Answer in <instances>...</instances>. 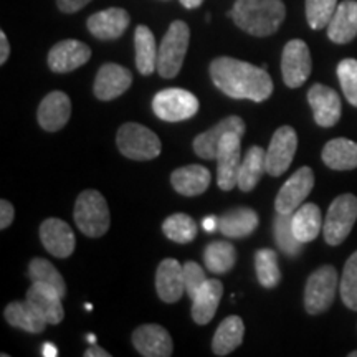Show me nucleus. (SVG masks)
Masks as SVG:
<instances>
[{"label": "nucleus", "instance_id": "46", "mask_svg": "<svg viewBox=\"0 0 357 357\" xmlns=\"http://www.w3.org/2000/svg\"><path fill=\"white\" fill-rule=\"evenodd\" d=\"M202 227L205 229V231H215L218 230V217H207L204 218L202 222Z\"/></svg>", "mask_w": 357, "mask_h": 357}, {"label": "nucleus", "instance_id": "19", "mask_svg": "<svg viewBox=\"0 0 357 357\" xmlns=\"http://www.w3.org/2000/svg\"><path fill=\"white\" fill-rule=\"evenodd\" d=\"M155 291L164 303H176L185 293L184 266L174 258L160 261L155 273Z\"/></svg>", "mask_w": 357, "mask_h": 357}, {"label": "nucleus", "instance_id": "41", "mask_svg": "<svg viewBox=\"0 0 357 357\" xmlns=\"http://www.w3.org/2000/svg\"><path fill=\"white\" fill-rule=\"evenodd\" d=\"M205 281H207V278H205L204 268L195 261H187L184 265V283L185 293L189 294L190 300H194L195 294L200 291Z\"/></svg>", "mask_w": 357, "mask_h": 357}, {"label": "nucleus", "instance_id": "5", "mask_svg": "<svg viewBox=\"0 0 357 357\" xmlns=\"http://www.w3.org/2000/svg\"><path fill=\"white\" fill-rule=\"evenodd\" d=\"M116 144L124 158L132 160H153L160 154V139L149 128L126 123L116 134Z\"/></svg>", "mask_w": 357, "mask_h": 357}, {"label": "nucleus", "instance_id": "42", "mask_svg": "<svg viewBox=\"0 0 357 357\" xmlns=\"http://www.w3.org/2000/svg\"><path fill=\"white\" fill-rule=\"evenodd\" d=\"M13 217H15L13 205L10 202H7V200H2V202H0V229L6 230L7 227H10Z\"/></svg>", "mask_w": 357, "mask_h": 357}, {"label": "nucleus", "instance_id": "40", "mask_svg": "<svg viewBox=\"0 0 357 357\" xmlns=\"http://www.w3.org/2000/svg\"><path fill=\"white\" fill-rule=\"evenodd\" d=\"M337 78L346 100L357 108V60L346 58L337 65Z\"/></svg>", "mask_w": 357, "mask_h": 357}, {"label": "nucleus", "instance_id": "32", "mask_svg": "<svg viewBox=\"0 0 357 357\" xmlns=\"http://www.w3.org/2000/svg\"><path fill=\"white\" fill-rule=\"evenodd\" d=\"M265 154L266 151L258 146L250 147L248 153L245 154L238 169V187L242 192H252L260 182L263 172H266Z\"/></svg>", "mask_w": 357, "mask_h": 357}, {"label": "nucleus", "instance_id": "13", "mask_svg": "<svg viewBox=\"0 0 357 357\" xmlns=\"http://www.w3.org/2000/svg\"><path fill=\"white\" fill-rule=\"evenodd\" d=\"M307 102L314 113V121L318 126L333 128L341 119V100L333 88L321 83L312 84L307 91Z\"/></svg>", "mask_w": 357, "mask_h": 357}, {"label": "nucleus", "instance_id": "8", "mask_svg": "<svg viewBox=\"0 0 357 357\" xmlns=\"http://www.w3.org/2000/svg\"><path fill=\"white\" fill-rule=\"evenodd\" d=\"M153 111L159 119L178 123L194 118L199 111V100L190 91L181 88H169L159 91L153 100Z\"/></svg>", "mask_w": 357, "mask_h": 357}, {"label": "nucleus", "instance_id": "44", "mask_svg": "<svg viewBox=\"0 0 357 357\" xmlns=\"http://www.w3.org/2000/svg\"><path fill=\"white\" fill-rule=\"evenodd\" d=\"M8 55H10V45H8L7 35L0 32V65H3L8 60Z\"/></svg>", "mask_w": 357, "mask_h": 357}, {"label": "nucleus", "instance_id": "10", "mask_svg": "<svg viewBox=\"0 0 357 357\" xmlns=\"http://www.w3.org/2000/svg\"><path fill=\"white\" fill-rule=\"evenodd\" d=\"M242 136L238 132H227L217 151V184L222 190H231L238 185V169L242 160Z\"/></svg>", "mask_w": 357, "mask_h": 357}, {"label": "nucleus", "instance_id": "16", "mask_svg": "<svg viewBox=\"0 0 357 357\" xmlns=\"http://www.w3.org/2000/svg\"><path fill=\"white\" fill-rule=\"evenodd\" d=\"M132 83V75L128 68L116 63H106L98 70L95 79V96L101 101H111L126 93Z\"/></svg>", "mask_w": 357, "mask_h": 357}, {"label": "nucleus", "instance_id": "35", "mask_svg": "<svg viewBox=\"0 0 357 357\" xmlns=\"http://www.w3.org/2000/svg\"><path fill=\"white\" fill-rule=\"evenodd\" d=\"M291 217L293 213H278L276 212L275 223H273V231H275V240L278 243V247L284 255L288 257H298L301 253L303 245L300 240L296 238L293 231L291 225Z\"/></svg>", "mask_w": 357, "mask_h": 357}, {"label": "nucleus", "instance_id": "27", "mask_svg": "<svg viewBox=\"0 0 357 357\" xmlns=\"http://www.w3.org/2000/svg\"><path fill=\"white\" fill-rule=\"evenodd\" d=\"M323 162L333 171H351L357 167V142L337 137L324 146Z\"/></svg>", "mask_w": 357, "mask_h": 357}, {"label": "nucleus", "instance_id": "37", "mask_svg": "<svg viewBox=\"0 0 357 357\" xmlns=\"http://www.w3.org/2000/svg\"><path fill=\"white\" fill-rule=\"evenodd\" d=\"M29 276L32 280V283H42L47 287H52L61 294V298H65L66 294V283L63 276L60 275V271L52 265L50 261L45 260V258H33L29 265Z\"/></svg>", "mask_w": 357, "mask_h": 357}, {"label": "nucleus", "instance_id": "24", "mask_svg": "<svg viewBox=\"0 0 357 357\" xmlns=\"http://www.w3.org/2000/svg\"><path fill=\"white\" fill-rule=\"evenodd\" d=\"M211 171L207 167L199 166V164H190L172 172L171 182L174 190L178 192L185 197H194V195L204 194L211 185Z\"/></svg>", "mask_w": 357, "mask_h": 357}, {"label": "nucleus", "instance_id": "38", "mask_svg": "<svg viewBox=\"0 0 357 357\" xmlns=\"http://www.w3.org/2000/svg\"><path fill=\"white\" fill-rule=\"evenodd\" d=\"M341 300L351 311H357V252L351 255L342 270L341 283H339Z\"/></svg>", "mask_w": 357, "mask_h": 357}, {"label": "nucleus", "instance_id": "1", "mask_svg": "<svg viewBox=\"0 0 357 357\" xmlns=\"http://www.w3.org/2000/svg\"><path fill=\"white\" fill-rule=\"evenodd\" d=\"M211 78L222 93L234 100L261 102L273 93V79L265 68L236 58H215L211 63Z\"/></svg>", "mask_w": 357, "mask_h": 357}, {"label": "nucleus", "instance_id": "17", "mask_svg": "<svg viewBox=\"0 0 357 357\" xmlns=\"http://www.w3.org/2000/svg\"><path fill=\"white\" fill-rule=\"evenodd\" d=\"M91 58V50L86 43L78 40L58 42L48 53V66L55 73H68L83 66Z\"/></svg>", "mask_w": 357, "mask_h": 357}, {"label": "nucleus", "instance_id": "30", "mask_svg": "<svg viewBox=\"0 0 357 357\" xmlns=\"http://www.w3.org/2000/svg\"><path fill=\"white\" fill-rule=\"evenodd\" d=\"M245 337V324L240 316H229L218 324L212 341V351L215 356H227L242 344Z\"/></svg>", "mask_w": 357, "mask_h": 357}, {"label": "nucleus", "instance_id": "50", "mask_svg": "<svg viewBox=\"0 0 357 357\" xmlns=\"http://www.w3.org/2000/svg\"><path fill=\"white\" fill-rule=\"evenodd\" d=\"M349 357H357V351H352L351 354H349Z\"/></svg>", "mask_w": 357, "mask_h": 357}, {"label": "nucleus", "instance_id": "25", "mask_svg": "<svg viewBox=\"0 0 357 357\" xmlns=\"http://www.w3.org/2000/svg\"><path fill=\"white\" fill-rule=\"evenodd\" d=\"M260 218L253 208L238 207L218 217V231L229 238H243L257 230Z\"/></svg>", "mask_w": 357, "mask_h": 357}, {"label": "nucleus", "instance_id": "2", "mask_svg": "<svg viewBox=\"0 0 357 357\" xmlns=\"http://www.w3.org/2000/svg\"><path fill=\"white\" fill-rule=\"evenodd\" d=\"M229 17L243 32L253 37H268L283 24L287 7L281 0H236Z\"/></svg>", "mask_w": 357, "mask_h": 357}, {"label": "nucleus", "instance_id": "34", "mask_svg": "<svg viewBox=\"0 0 357 357\" xmlns=\"http://www.w3.org/2000/svg\"><path fill=\"white\" fill-rule=\"evenodd\" d=\"M257 278L263 288H276L281 281V271L278 266V255L275 250L261 248L255 253Z\"/></svg>", "mask_w": 357, "mask_h": 357}, {"label": "nucleus", "instance_id": "26", "mask_svg": "<svg viewBox=\"0 0 357 357\" xmlns=\"http://www.w3.org/2000/svg\"><path fill=\"white\" fill-rule=\"evenodd\" d=\"M223 294V284L218 280H207L200 291L192 300V319L204 326L208 324L215 316Z\"/></svg>", "mask_w": 357, "mask_h": 357}, {"label": "nucleus", "instance_id": "12", "mask_svg": "<svg viewBox=\"0 0 357 357\" xmlns=\"http://www.w3.org/2000/svg\"><path fill=\"white\" fill-rule=\"evenodd\" d=\"M314 187V172L311 167H301L284 182L275 200V208L278 213H293L301 207L305 199Z\"/></svg>", "mask_w": 357, "mask_h": 357}, {"label": "nucleus", "instance_id": "23", "mask_svg": "<svg viewBox=\"0 0 357 357\" xmlns=\"http://www.w3.org/2000/svg\"><path fill=\"white\" fill-rule=\"evenodd\" d=\"M328 37L331 42L344 45L357 37V2L344 0L334 12L328 25Z\"/></svg>", "mask_w": 357, "mask_h": 357}, {"label": "nucleus", "instance_id": "43", "mask_svg": "<svg viewBox=\"0 0 357 357\" xmlns=\"http://www.w3.org/2000/svg\"><path fill=\"white\" fill-rule=\"evenodd\" d=\"M91 0H56L58 8L65 13H75L86 6Z\"/></svg>", "mask_w": 357, "mask_h": 357}, {"label": "nucleus", "instance_id": "15", "mask_svg": "<svg viewBox=\"0 0 357 357\" xmlns=\"http://www.w3.org/2000/svg\"><path fill=\"white\" fill-rule=\"evenodd\" d=\"M132 344L144 357H169L172 356V337L162 326L142 324L132 333Z\"/></svg>", "mask_w": 357, "mask_h": 357}, {"label": "nucleus", "instance_id": "14", "mask_svg": "<svg viewBox=\"0 0 357 357\" xmlns=\"http://www.w3.org/2000/svg\"><path fill=\"white\" fill-rule=\"evenodd\" d=\"M40 240L45 250L56 258L73 255L75 243H77L71 227L60 218H47L40 225Z\"/></svg>", "mask_w": 357, "mask_h": 357}, {"label": "nucleus", "instance_id": "31", "mask_svg": "<svg viewBox=\"0 0 357 357\" xmlns=\"http://www.w3.org/2000/svg\"><path fill=\"white\" fill-rule=\"evenodd\" d=\"M134 47H136V66L141 75H153L158 70L159 47L155 45L153 32L146 25H139L134 33Z\"/></svg>", "mask_w": 357, "mask_h": 357}, {"label": "nucleus", "instance_id": "48", "mask_svg": "<svg viewBox=\"0 0 357 357\" xmlns=\"http://www.w3.org/2000/svg\"><path fill=\"white\" fill-rule=\"evenodd\" d=\"M204 0H181V3L184 6L185 8H197L202 6Z\"/></svg>", "mask_w": 357, "mask_h": 357}, {"label": "nucleus", "instance_id": "33", "mask_svg": "<svg viewBox=\"0 0 357 357\" xmlns=\"http://www.w3.org/2000/svg\"><path fill=\"white\" fill-rule=\"evenodd\" d=\"M205 268L211 273L222 275L230 271L235 266L236 250L229 242H212L207 245L204 252Z\"/></svg>", "mask_w": 357, "mask_h": 357}, {"label": "nucleus", "instance_id": "21", "mask_svg": "<svg viewBox=\"0 0 357 357\" xmlns=\"http://www.w3.org/2000/svg\"><path fill=\"white\" fill-rule=\"evenodd\" d=\"M88 30L93 37L100 40L119 38L129 25V13L124 8L111 7L93 13L88 19Z\"/></svg>", "mask_w": 357, "mask_h": 357}, {"label": "nucleus", "instance_id": "36", "mask_svg": "<svg viewBox=\"0 0 357 357\" xmlns=\"http://www.w3.org/2000/svg\"><path fill=\"white\" fill-rule=\"evenodd\" d=\"M162 231L174 243H190L197 236V223L185 213H174L162 223Z\"/></svg>", "mask_w": 357, "mask_h": 357}, {"label": "nucleus", "instance_id": "4", "mask_svg": "<svg viewBox=\"0 0 357 357\" xmlns=\"http://www.w3.org/2000/svg\"><path fill=\"white\" fill-rule=\"evenodd\" d=\"M190 40V30L185 22L176 20L169 26L159 45L158 56V73L162 78H176L182 68Z\"/></svg>", "mask_w": 357, "mask_h": 357}, {"label": "nucleus", "instance_id": "11", "mask_svg": "<svg viewBox=\"0 0 357 357\" xmlns=\"http://www.w3.org/2000/svg\"><path fill=\"white\" fill-rule=\"evenodd\" d=\"M312 70L311 53L303 40H289L281 55V73L288 88H300Z\"/></svg>", "mask_w": 357, "mask_h": 357}, {"label": "nucleus", "instance_id": "3", "mask_svg": "<svg viewBox=\"0 0 357 357\" xmlns=\"http://www.w3.org/2000/svg\"><path fill=\"white\" fill-rule=\"evenodd\" d=\"M75 223L83 235L98 238L108 231L111 215L106 199L98 190H84L75 204Z\"/></svg>", "mask_w": 357, "mask_h": 357}, {"label": "nucleus", "instance_id": "9", "mask_svg": "<svg viewBox=\"0 0 357 357\" xmlns=\"http://www.w3.org/2000/svg\"><path fill=\"white\" fill-rule=\"evenodd\" d=\"M298 149V134L291 126H281L275 131L265 154L266 172L280 177L291 166Z\"/></svg>", "mask_w": 357, "mask_h": 357}, {"label": "nucleus", "instance_id": "28", "mask_svg": "<svg viewBox=\"0 0 357 357\" xmlns=\"http://www.w3.org/2000/svg\"><path fill=\"white\" fill-rule=\"evenodd\" d=\"M293 231L301 243H310L323 230V213L316 204H305L293 212Z\"/></svg>", "mask_w": 357, "mask_h": 357}, {"label": "nucleus", "instance_id": "18", "mask_svg": "<svg viewBox=\"0 0 357 357\" xmlns=\"http://www.w3.org/2000/svg\"><path fill=\"white\" fill-rule=\"evenodd\" d=\"M247 128H245V121L240 116H229V118L222 119L220 123L215 124L212 129L199 134L194 139V151L199 158L205 160L217 159V151L218 144H220L222 137L227 132H238L240 136H243Z\"/></svg>", "mask_w": 357, "mask_h": 357}, {"label": "nucleus", "instance_id": "47", "mask_svg": "<svg viewBox=\"0 0 357 357\" xmlns=\"http://www.w3.org/2000/svg\"><path fill=\"white\" fill-rule=\"evenodd\" d=\"M43 356L55 357L58 356V349L53 344H50V342H47V344H43Z\"/></svg>", "mask_w": 357, "mask_h": 357}, {"label": "nucleus", "instance_id": "6", "mask_svg": "<svg viewBox=\"0 0 357 357\" xmlns=\"http://www.w3.org/2000/svg\"><path fill=\"white\" fill-rule=\"evenodd\" d=\"M357 220V197L352 194H342L333 200L326 213L323 234L326 243L336 247L349 236Z\"/></svg>", "mask_w": 357, "mask_h": 357}, {"label": "nucleus", "instance_id": "22", "mask_svg": "<svg viewBox=\"0 0 357 357\" xmlns=\"http://www.w3.org/2000/svg\"><path fill=\"white\" fill-rule=\"evenodd\" d=\"M61 294L52 287L42 283H32L26 291V301L43 316L48 324H60L65 318V310L61 305Z\"/></svg>", "mask_w": 357, "mask_h": 357}, {"label": "nucleus", "instance_id": "49", "mask_svg": "<svg viewBox=\"0 0 357 357\" xmlns=\"http://www.w3.org/2000/svg\"><path fill=\"white\" fill-rule=\"evenodd\" d=\"M88 342H89V344H96V339H95V336H93V334H88Z\"/></svg>", "mask_w": 357, "mask_h": 357}, {"label": "nucleus", "instance_id": "45", "mask_svg": "<svg viewBox=\"0 0 357 357\" xmlns=\"http://www.w3.org/2000/svg\"><path fill=\"white\" fill-rule=\"evenodd\" d=\"M84 356H86V357H109L111 354L108 351L102 349V347L96 346V344H91L86 351H84Z\"/></svg>", "mask_w": 357, "mask_h": 357}, {"label": "nucleus", "instance_id": "20", "mask_svg": "<svg viewBox=\"0 0 357 357\" xmlns=\"http://www.w3.org/2000/svg\"><path fill=\"white\" fill-rule=\"evenodd\" d=\"M71 114L70 98L63 91H52L40 102L38 106V124L45 131H60L66 126Z\"/></svg>", "mask_w": 357, "mask_h": 357}, {"label": "nucleus", "instance_id": "29", "mask_svg": "<svg viewBox=\"0 0 357 357\" xmlns=\"http://www.w3.org/2000/svg\"><path fill=\"white\" fill-rule=\"evenodd\" d=\"M7 323L25 333L40 334L47 328V321L29 301H13L3 311Z\"/></svg>", "mask_w": 357, "mask_h": 357}, {"label": "nucleus", "instance_id": "7", "mask_svg": "<svg viewBox=\"0 0 357 357\" xmlns=\"http://www.w3.org/2000/svg\"><path fill=\"white\" fill-rule=\"evenodd\" d=\"M337 293V271L331 265H324L312 271L306 281L305 307L310 314H321L333 306Z\"/></svg>", "mask_w": 357, "mask_h": 357}, {"label": "nucleus", "instance_id": "39", "mask_svg": "<svg viewBox=\"0 0 357 357\" xmlns=\"http://www.w3.org/2000/svg\"><path fill=\"white\" fill-rule=\"evenodd\" d=\"M337 0H306V20L312 30L329 25L337 8Z\"/></svg>", "mask_w": 357, "mask_h": 357}]
</instances>
